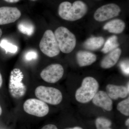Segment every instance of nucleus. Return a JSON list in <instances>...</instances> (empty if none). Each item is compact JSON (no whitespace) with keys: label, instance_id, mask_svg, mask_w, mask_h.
Segmentation results:
<instances>
[{"label":"nucleus","instance_id":"f257e3e1","mask_svg":"<svg viewBox=\"0 0 129 129\" xmlns=\"http://www.w3.org/2000/svg\"><path fill=\"white\" fill-rule=\"evenodd\" d=\"M88 10L87 5L82 1H76L73 4L69 2H64L59 5L58 14L64 20L74 21L83 18Z\"/></svg>","mask_w":129,"mask_h":129},{"label":"nucleus","instance_id":"f03ea898","mask_svg":"<svg viewBox=\"0 0 129 129\" xmlns=\"http://www.w3.org/2000/svg\"><path fill=\"white\" fill-rule=\"evenodd\" d=\"M99 88L97 81L93 77L84 78L81 85L76 91L75 96L76 101L81 103H86L91 101Z\"/></svg>","mask_w":129,"mask_h":129},{"label":"nucleus","instance_id":"7ed1b4c3","mask_svg":"<svg viewBox=\"0 0 129 129\" xmlns=\"http://www.w3.org/2000/svg\"><path fill=\"white\" fill-rule=\"evenodd\" d=\"M54 35L60 51L69 53L73 50L76 45V37L67 28L59 27L55 31Z\"/></svg>","mask_w":129,"mask_h":129},{"label":"nucleus","instance_id":"20e7f679","mask_svg":"<svg viewBox=\"0 0 129 129\" xmlns=\"http://www.w3.org/2000/svg\"><path fill=\"white\" fill-rule=\"evenodd\" d=\"M23 77L22 72L18 69H15L11 72L8 88L9 93L13 98L19 99L26 93L27 88L22 82Z\"/></svg>","mask_w":129,"mask_h":129},{"label":"nucleus","instance_id":"39448f33","mask_svg":"<svg viewBox=\"0 0 129 129\" xmlns=\"http://www.w3.org/2000/svg\"><path fill=\"white\" fill-rule=\"evenodd\" d=\"M35 92L39 100L51 105H58L62 101V94L56 88L40 86L36 89Z\"/></svg>","mask_w":129,"mask_h":129},{"label":"nucleus","instance_id":"423d86ee","mask_svg":"<svg viewBox=\"0 0 129 129\" xmlns=\"http://www.w3.org/2000/svg\"><path fill=\"white\" fill-rule=\"evenodd\" d=\"M39 47L42 52L50 57L58 55L60 50L55 35L51 30L45 32L41 40Z\"/></svg>","mask_w":129,"mask_h":129},{"label":"nucleus","instance_id":"0eeeda50","mask_svg":"<svg viewBox=\"0 0 129 129\" xmlns=\"http://www.w3.org/2000/svg\"><path fill=\"white\" fill-rule=\"evenodd\" d=\"M23 109L25 112L36 117H44L49 111L47 104L39 99L31 98L26 100L23 104Z\"/></svg>","mask_w":129,"mask_h":129},{"label":"nucleus","instance_id":"6e6552de","mask_svg":"<svg viewBox=\"0 0 129 129\" xmlns=\"http://www.w3.org/2000/svg\"><path fill=\"white\" fill-rule=\"evenodd\" d=\"M121 9L117 5L114 3L102 6L97 9L94 14L95 20L103 22L119 16Z\"/></svg>","mask_w":129,"mask_h":129},{"label":"nucleus","instance_id":"1a4fd4ad","mask_svg":"<svg viewBox=\"0 0 129 129\" xmlns=\"http://www.w3.org/2000/svg\"><path fill=\"white\" fill-rule=\"evenodd\" d=\"M64 74L63 67L58 63L51 64L45 68L40 73L41 78L47 83H55L61 79Z\"/></svg>","mask_w":129,"mask_h":129},{"label":"nucleus","instance_id":"9d476101","mask_svg":"<svg viewBox=\"0 0 129 129\" xmlns=\"http://www.w3.org/2000/svg\"><path fill=\"white\" fill-rule=\"evenodd\" d=\"M21 16V12L17 8L10 7H0V25L14 22Z\"/></svg>","mask_w":129,"mask_h":129},{"label":"nucleus","instance_id":"9b49d317","mask_svg":"<svg viewBox=\"0 0 129 129\" xmlns=\"http://www.w3.org/2000/svg\"><path fill=\"white\" fill-rule=\"evenodd\" d=\"M93 104L107 111L112 110L113 103L112 99L107 92L103 91H98L92 100Z\"/></svg>","mask_w":129,"mask_h":129},{"label":"nucleus","instance_id":"f8f14e48","mask_svg":"<svg viewBox=\"0 0 129 129\" xmlns=\"http://www.w3.org/2000/svg\"><path fill=\"white\" fill-rule=\"evenodd\" d=\"M106 92L112 99L116 100L119 98L126 97L129 94L127 88L123 86L108 84L106 86Z\"/></svg>","mask_w":129,"mask_h":129},{"label":"nucleus","instance_id":"ddd939ff","mask_svg":"<svg viewBox=\"0 0 129 129\" xmlns=\"http://www.w3.org/2000/svg\"><path fill=\"white\" fill-rule=\"evenodd\" d=\"M121 53L122 50L119 48L110 52L102 60L101 67L105 69L112 68L117 62Z\"/></svg>","mask_w":129,"mask_h":129},{"label":"nucleus","instance_id":"4468645a","mask_svg":"<svg viewBox=\"0 0 129 129\" xmlns=\"http://www.w3.org/2000/svg\"><path fill=\"white\" fill-rule=\"evenodd\" d=\"M76 60L79 66L86 67L92 64L96 60V56L94 53L87 51H79L76 53Z\"/></svg>","mask_w":129,"mask_h":129},{"label":"nucleus","instance_id":"2eb2a0df","mask_svg":"<svg viewBox=\"0 0 129 129\" xmlns=\"http://www.w3.org/2000/svg\"><path fill=\"white\" fill-rule=\"evenodd\" d=\"M125 27V23L123 21L117 19L111 20L106 23L104 25L103 29L110 33L120 34L124 30Z\"/></svg>","mask_w":129,"mask_h":129},{"label":"nucleus","instance_id":"dca6fc26","mask_svg":"<svg viewBox=\"0 0 129 129\" xmlns=\"http://www.w3.org/2000/svg\"><path fill=\"white\" fill-rule=\"evenodd\" d=\"M104 43V39L102 37H90L84 43V47L89 50L94 51L102 47Z\"/></svg>","mask_w":129,"mask_h":129},{"label":"nucleus","instance_id":"f3484780","mask_svg":"<svg viewBox=\"0 0 129 129\" xmlns=\"http://www.w3.org/2000/svg\"><path fill=\"white\" fill-rule=\"evenodd\" d=\"M119 46V44L118 41L117 37L116 36L113 35L108 39L101 51L104 53H109L117 48Z\"/></svg>","mask_w":129,"mask_h":129},{"label":"nucleus","instance_id":"a211bd4d","mask_svg":"<svg viewBox=\"0 0 129 129\" xmlns=\"http://www.w3.org/2000/svg\"><path fill=\"white\" fill-rule=\"evenodd\" d=\"M18 29L23 34L31 36L34 33L35 27L33 24L27 21H22L18 24Z\"/></svg>","mask_w":129,"mask_h":129},{"label":"nucleus","instance_id":"6ab92c4d","mask_svg":"<svg viewBox=\"0 0 129 129\" xmlns=\"http://www.w3.org/2000/svg\"><path fill=\"white\" fill-rule=\"evenodd\" d=\"M96 129H112L110 128L112 123L110 120L103 117H99L95 121Z\"/></svg>","mask_w":129,"mask_h":129},{"label":"nucleus","instance_id":"aec40b11","mask_svg":"<svg viewBox=\"0 0 129 129\" xmlns=\"http://www.w3.org/2000/svg\"><path fill=\"white\" fill-rule=\"evenodd\" d=\"M0 46L5 49L6 53L9 52L11 53H15L18 50L17 46L10 43L6 40H3L2 41L0 44Z\"/></svg>","mask_w":129,"mask_h":129},{"label":"nucleus","instance_id":"412c9836","mask_svg":"<svg viewBox=\"0 0 129 129\" xmlns=\"http://www.w3.org/2000/svg\"><path fill=\"white\" fill-rule=\"evenodd\" d=\"M117 109L125 116L129 115V98L120 102L117 106Z\"/></svg>","mask_w":129,"mask_h":129},{"label":"nucleus","instance_id":"4be33fe9","mask_svg":"<svg viewBox=\"0 0 129 129\" xmlns=\"http://www.w3.org/2000/svg\"><path fill=\"white\" fill-rule=\"evenodd\" d=\"M120 67L122 72L126 75H129V61H123L120 63Z\"/></svg>","mask_w":129,"mask_h":129},{"label":"nucleus","instance_id":"5701e85b","mask_svg":"<svg viewBox=\"0 0 129 129\" xmlns=\"http://www.w3.org/2000/svg\"><path fill=\"white\" fill-rule=\"evenodd\" d=\"M38 56V55L36 52L31 51L28 52L25 55V58L28 61H30L32 60L36 59Z\"/></svg>","mask_w":129,"mask_h":129},{"label":"nucleus","instance_id":"b1692460","mask_svg":"<svg viewBox=\"0 0 129 129\" xmlns=\"http://www.w3.org/2000/svg\"><path fill=\"white\" fill-rule=\"evenodd\" d=\"M41 129H58L57 127L53 124H49L45 125Z\"/></svg>","mask_w":129,"mask_h":129},{"label":"nucleus","instance_id":"393cba45","mask_svg":"<svg viewBox=\"0 0 129 129\" xmlns=\"http://www.w3.org/2000/svg\"><path fill=\"white\" fill-rule=\"evenodd\" d=\"M4 1L9 3H16L18 2L20 0H4Z\"/></svg>","mask_w":129,"mask_h":129},{"label":"nucleus","instance_id":"a878e982","mask_svg":"<svg viewBox=\"0 0 129 129\" xmlns=\"http://www.w3.org/2000/svg\"><path fill=\"white\" fill-rule=\"evenodd\" d=\"M3 82V81L2 76L1 74L0 73V88L2 86Z\"/></svg>","mask_w":129,"mask_h":129},{"label":"nucleus","instance_id":"bb28decb","mask_svg":"<svg viewBox=\"0 0 129 129\" xmlns=\"http://www.w3.org/2000/svg\"><path fill=\"white\" fill-rule=\"evenodd\" d=\"M65 129H83L81 127H73V128H67Z\"/></svg>","mask_w":129,"mask_h":129},{"label":"nucleus","instance_id":"cd10ccee","mask_svg":"<svg viewBox=\"0 0 129 129\" xmlns=\"http://www.w3.org/2000/svg\"><path fill=\"white\" fill-rule=\"evenodd\" d=\"M125 125L127 126H128L129 125V119L128 118L125 121Z\"/></svg>","mask_w":129,"mask_h":129},{"label":"nucleus","instance_id":"c85d7f7f","mask_svg":"<svg viewBox=\"0 0 129 129\" xmlns=\"http://www.w3.org/2000/svg\"><path fill=\"white\" fill-rule=\"evenodd\" d=\"M2 30L0 28V38L2 36Z\"/></svg>","mask_w":129,"mask_h":129},{"label":"nucleus","instance_id":"c756f323","mask_svg":"<svg viewBox=\"0 0 129 129\" xmlns=\"http://www.w3.org/2000/svg\"><path fill=\"white\" fill-rule=\"evenodd\" d=\"M2 108L1 107V106H0V115H1L2 114Z\"/></svg>","mask_w":129,"mask_h":129},{"label":"nucleus","instance_id":"7c9ffc66","mask_svg":"<svg viewBox=\"0 0 129 129\" xmlns=\"http://www.w3.org/2000/svg\"><path fill=\"white\" fill-rule=\"evenodd\" d=\"M127 88V90L129 91V83H128V84H127V87H126Z\"/></svg>","mask_w":129,"mask_h":129},{"label":"nucleus","instance_id":"2f4dec72","mask_svg":"<svg viewBox=\"0 0 129 129\" xmlns=\"http://www.w3.org/2000/svg\"><path fill=\"white\" fill-rule=\"evenodd\" d=\"M30 1H37V0H30Z\"/></svg>","mask_w":129,"mask_h":129}]
</instances>
